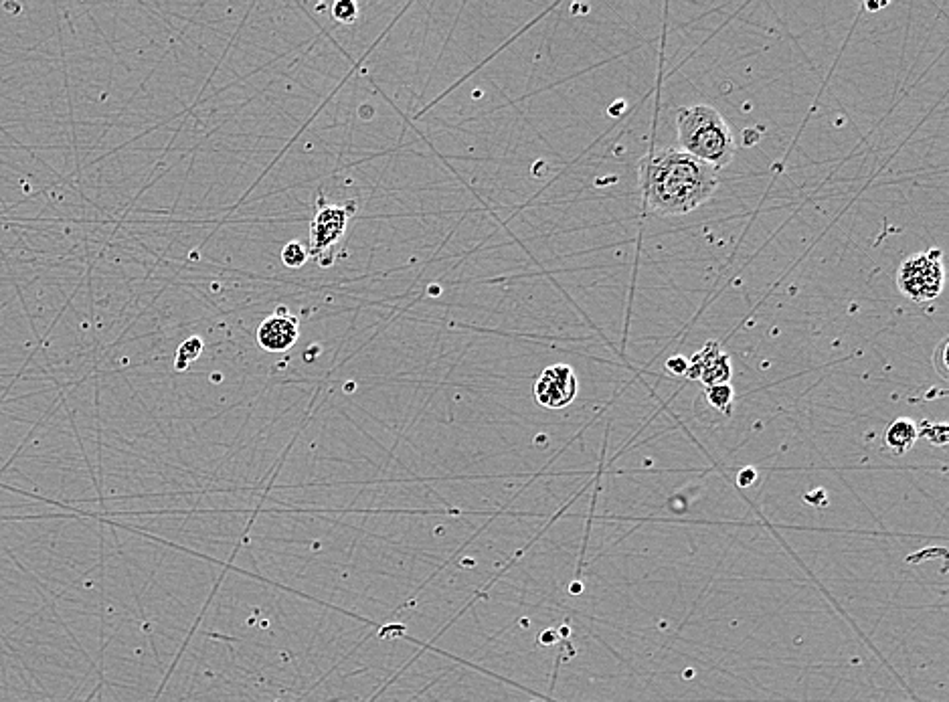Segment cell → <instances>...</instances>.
Returning <instances> with one entry per match:
<instances>
[{
  "label": "cell",
  "instance_id": "1",
  "mask_svg": "<svg viewBox=\"0 0 949 702\" xmlns=\"http://www.w3.org/2000/svg\"><path fill=\"white\" fill-rule=\"evenodd\" d=\"M638 185L656 215H688L715 195L719 170L686 152L664 148L640 160Z\"/></svg>",
  "mask_w": 949,
  "mask_h": 702
},
{
  "label": "cell",
  "instance_id": "2",
  "mask_svg": "<svg viewBox=\"0 0 949 702\" xmlns=\"http://www.w3.org/2000/svg\"><path fill=\"white\" fill-rule=\"evenodd\" d=\"M678 142L682 152L695 156L713 168H725L735 154V138L723 116L711 106L680 108L676 114Z\"/></svg>",
  "mask_w": 949,
  "mask_h": 702
},
{
  "label": "cell",
  "instance_id": "3",
  "mask_svg": "<svg viewBox=\"0 0 949 702\" xmlns=\"http://www.w3.org/2000/svg\"><path fill=\"white\" fill-rule=\"evenodd\" d=\"M357 211V203L349 201L342 205L326 203L324 197H318V209L310 221V243L308 255L318 261L320 266H330L334 261L336 247L347 233L349 221Z\"/></svg>",
  "mask_w": 949,
  "mask_h": 702
},
{
  "label": "cell",
  "instance_id": "4",
  "mask_svg": "<svg viewBox=\"0 0 949 702\" xmlns=\"http://www.w3.org/2000/svg\"><path fill=\"white\" fill-rule=\"evenodd\" d=\"M943 284L945 272L939 249L907 257L897 274V286L901 294L913 302H931L939 298Z\"/></svg>",
  "mask_w": 949,
  "mask_h": 702
},
{
  "label": "cell",
  "instance_id": "5",
  "mask_svg": "<svg viewBox=\"0 0 949 702\" xmlns=\"http://www.w3.org/2000/svg\"><path fill=\"white\" fill-rule=\"evenodd\" d=\"M579 383L575 371L569 365H555L543 371L535 385V397L539 405L547 409H563L577 397Z\"/></svg>",
  "mask_w": 949,
  "mask_h": 702
},
{
  "label": "cell",
  "instance_id": "6",
  "mask_svg": "<svg viewBox=\"0 0 949 702\" xmlns=\"http://www.w3.org/2000/svg\"><path fill=\"white\" fill-rule=\"evenodd\" d=\"M298 336L300 322L288 312L286 306H278V310L257 328V342L268 353H286L288 348L296 344Z\"/></svg>",
  "mask_w": 949,
  "mask_h": 702
},
{
  "label": "cell",
  "instance_id": "7",
  "mask_svg": "<svg viewBox=\"0 0 949 702\" xmlns=\"http://www.w3.org/2000/svg\"><path fill=\"white\" fill-rule=\"evenodd\" d=\"M686 377L688 379H699L707 387L729 383V379H731V361L723 353L717 340L707 342V346L703 350H699V353L688 361Z\"/></svg>",
  "mask_w": 949,
  "mask_h": 702
},
{
  "label": "cell",
  "instance_id": "8",
  "mask_svg": "<svg viewBox=\"0 0 949 702\" xmlns=\"http://www.w3.org/2000/svg\"><path fill=\"white\" fill-rule=\"evenodd\" d=\"M917 437H919L917 425L907 417H899L885 431V446L895 456H905L915 446Z\"/></svg>",
  "mask_w": 949,
  "mask_h": 702
},
{
  "label": "cell",
  "instance_id": "9",
  "mask_svg": "<svg viewBox=\"0 0 949 702\" xmlns=\"http://www.w3.org/2000/svg\"><path fill=\"white\" fill-rule=\"evenodd\" d=\"M201 353H203V338H199V336L187 338V340L179 346V350H177L175 369H177L179 373L187 371V369L191 367V363H195V361L201 357Z\"/></svg>",
  "mask_w": 949,
  "mask_h": 702
},
{
  "label": "cell",
  "instance_id": "10",
  "mask_svg": "<svg viewBox=\"0 0 949 702\" xmlns=\"http://www.w3.org/2000/svg\"><path fill=\"white\" fill-rule=\"evenodd\" d=\"M733 397H735V393H733V387L729 383L707 387V401L711 403L713 409H717L721 413H731Z\"/></svg>",
  "mask_w": 949,
  "mask_h": 702
},
{
  "label": "cell",
  "instance_id": "11",
  "mask_svg": "<svg viewBox=\"0 0 949 702\" xmlns=\"http://www.w3.org/2000/svg\"><path fill=\"white\" fill-rule=\"evenodd\" d=\"M308 249L304 247V243H300L298 239L294 241H288L282 249V261H284V266L286 268H292V270H298L302 268L304 263L308 261Z\"/></svg>",
  "mask_w": 949,
  "mask_h": 702
},
{
  "label": "cell",
  "instance_id": "12",
  "mask_svg": "<svg viewBox=\"0 0 949 702\" xmlns=\"http://www.w3.org/2000/svg\"><path fill=\"white\" fill-rule=\"evenodd\" d=\"M332 17L342 25H351L359 17V7L353 3V0H338V3L332 7Z\"/></svg>",
  "mask_w": 949,
  "mask_h": 702
},
{
  "label": "cell",
  "instance_id": "13",
  "mask_svg": "<svg viewBox=\"0 0 949 702\" xmlns=\"http://www.w3.org/2000/svg\"><path fill=\"white\" fill-rule=\"evenodd\" d=\"M921 435L927 437L929 444H933V446H945L947 444V425L939 423V425L931 427L929 423H923Z\"/></svg>",
  "mask_w": 949,
  "mask_h": 702
},
{
  "label": "cell",
  "instance_id": "14",
  "mask_svg": "<svg viewBox=\"0 0 949 702\" xmlns=\"http://www.w3.org/2000/svg\"><path fill=\"white\" fill-rule=\"evenodd\" d=\"M666 371H668L670 375H676V377H682V375H686V371H688V359H686V357H682V355H676V357L668 359V363H666Z\"/></svg>",
  "mask_w": 949,
  "mask_h": 702
},
{
  "label": "cell",
  "instance_id": "15",
  "mask_svg": "<svg viewBox=\"0 0 949 702\" xmlns=\"http://www.w3.org/2000/svg\"><path fill=\"white\" fill-rule=\"evenodd\" d=\"M755 480H757L755 468H743V470L739 472V476H737V482H739V486H743V488H749Z\"/></svg>",
  "mask_w": 949,
  "mask_h": 702
}]
</instances>
